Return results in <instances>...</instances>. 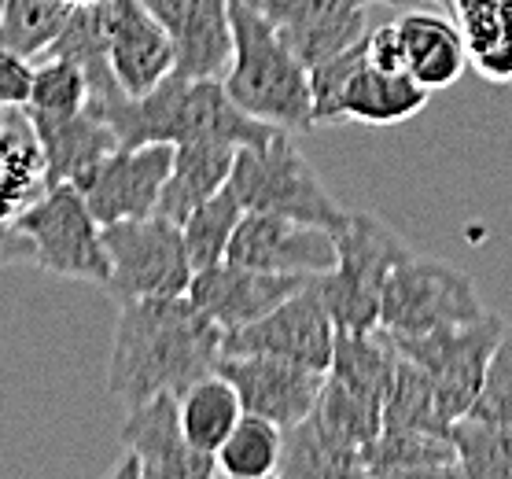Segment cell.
<instances>
[{"mask_svg": "<svg viewBox=\"0 0 512 479\" xmlns=\"http://www.w3.org/2000/svg\"><path fill=\"white\" fill-rule=\"evenodd\" d=\"M111 71L126 96H140L174 74V45L144 0H104Z\"/></svg>", "mask_w": 512, "mask_h": 479, "instance_id": "obj_19", "label": "cell"}, {"mask_svg": "<svg viewBox=\"0 0 512 479\" xmlns=\"http://www.w3.org/2000/svg\"><path fill=\"white\" fill-rule=\"evenodd\" d=\"M96 115L115 129L122 148L137 144H188L222 141L236 148L266 144L277 126L247 115L233 96L225 93L222 78H181L170 74L140 96H118L115 104L100 107Z\"/></svg>", "mask_w": 512, "mask_h": 479, "instance_id": "obj_2", "label": "cell"}, {"mask_svg": "<svg viewBox=\"0 0 512 479\" xmlns=\"http://www.w3.org/2000/svg\"><path fill=\"white\" fill-rule=\"evenodd\" d=\"M280 450H284V432L277 424L244 413L214 457H218V472L229 479H266L277 476Z\"/></svg>", "mask_w": 512, "mask_h": 479, "instance_id": "obj_28", "label": "cell"}, {"mask_svg": "<svg viewBox=\"0 0 512 479\" xmlns=\"http://www.w3.org/2000/svg\"><path fill=\"white\" fill-rule=\"evenodd\" d=\"M365 476H461L454 435L380 432L365 446Z\"/></svg>", "mask_w": 512, "mask_h": 479, "instance_id": "obj_25", "label": "cell"}, {"mask_svg": "<svg viewBox=\"0 0 512 479\" xmlns=\"http://www.w3.org/2000/svg\"><path fill=\"white\" fill-rule=\"evenodd\" d=\"M89 107V78L67 56H41L34 63V89L26 100L30 115L67 118Z\"/></svg>", "mask_w": 512, "mask_h": 479, "instance_id": "obj_31", "label": "cell"}, {"mask_svg": "<svg viewBox=\"0 0 512 479\" xmlns=\"http://www.w3.org/2000/svg\"><path fill=\"white\" fill-rule=\"evenodd\" d=\"M465 417L483 424H498V428H512V328L501 332L498 347L490 354L483 387H479L476 402H472Z\"/></svg>", "mask_w": 512, "mask_h": 479, "instance_id": "obj_33", "label": "cell"}, {"mask_svg": "<svg viewBox=\"0 0 512 479\" xmlns=\"http://www.w3.org/2000/svg\"><path fill=\"white\" fill-rule=\"evenodd\" d=\"M222 82L247 115L269 126L288 133L317 126L306 63L251 0H233V63Z\"/></svg>", "mask_w": 512, "mask_h": 479, "instance_id": "obj_3", "label": "cell"}, {"mask_svg": "<svg viewBox=\"0 0 512 479\" xmlns=\"http://www.w3.org/2000/svg\"><path fill=\"white\" fill-rule=\"evenodd\" d=\"M174 166V144H137V148H115L100 159L89 174L78 181L89 211L100 225L126 222V218H148L159 211V196Z\"/></svg>", "mask_w": 512, "mask_h": 479, "instance_id": "obj_13", "label": "cell"}, {"mask_svg": "<svg viewBox=\"0 0 512 479\" xmlns=\"http://www.w3.org/2000/svg\"><path fill=\"white\" fill-rule=\"evenodd\" d=\"M380 432H454V424H446L443 413H439V402H435V391H431V380L424 376V369L402 358V354H398L395 376L387 387L384 428Z\"/></svg>", "mask_w": 512, "mask_h": 479, "instance_id": "obj_27", "label": "cell"}, {"mask_svg": "<svg viewBox=\"0 0 512 479\" xmlns=\"http://www.w3.org/2000/svg\"><path fill=\"white\" fill-rule=\"evenodd\" d=\"M277 476L306 479V476H365V454L358 446L343 443L332 428L321 424L314 409L310 417L284 432V450H280Z\"/></svg>", "mask_w": 512, "mask_h": 479, "instance_id": "obj_24", "label": "cell"}, {"mask_svg": "<svg viewBox=\"0 0 512 479\" xmlns=\"http://www.w3.org/2000/svg\"><path fill=\"white\" fill-rule=\"evenodd\" d=\"M505 321L494 314H483L479 321L454 328H435V332H417V336H384L395 343V351L424 369L431 380L439 413L446 424H457L476 402L483 376H487L490 354L498 347Z\"/></svg>", "mask_w": 512, "mask_h": 479, "instance_id": "obj_8", "label": "cell"}, {"mask_svg": "<svg viewBox=\"0 0 512 479\" xmlns=\"http://www.w3.org/2000/svg\"><path fill=\"white\" fill-rule=\"evenodd\" d=\"M218 373L229 376L236 395L244 402V413L266 417L288 432L295 424L310 417L317 406L325 373L310 369L299 362H284V358H269V354H222Z\"/></svg>", "mask_w": 512, "mask_h": 479, "instance_id": "obj_14", "label": "cell"}, {"mask_svg": "<svg viewBox=\"0 0 512 479\" xmlns=\"http://www.w3.org/2000/svg\"><path fill=\"white\" fill-rule=\"evenodd\" d=\"M369 4H384V8H402V12H413V8H428V0H369Z\"/></svg>", "mask_w": 512, "mask_h": 479, "instance_id": "obj_37", "label": "cell"}, {"mask_svg": "<svg viewBox=\"0 0 512 479\" xmlns=\"http://www.w3.org/2000/svg\"><path fill=\"white\" fill-rule=\"evenodd\" d=\"M26 115H30V111H26ZM30 122H34V129H37L41 152H45L48 188L63 185V181L78 185L100 159H107L115 148H122L115 137V129L96 115L93 104L67 118L30 115Z\"/></svg>", "mask_w": 512, "mask_h": 479, "instance_id": "obj_20", "label": "cell"}, {"mask_svg": "<svg viewBox=\"0 0 512 479\" xmlns=\"http://www.w3.org/2000/svg\"><path fill=\"white\" fill-rule=\"evenodd\" d=\"M225 258L251 269H269V273L325 277L336 266V236L328 225L317 222L244 211Z\"/></svg>", "mask_w": 512, "mask_h": 479, "instance_id": "obj_12", "label": "cell"}, {"mask_svg": "<svg viewBox=\"0 0 512 479\" xmlns=\"http://www.w3.org/2000/svg\"><path fill=\"white\" fill-rule=\"evenodd\" d=\"M229 188L244 211L284 214V218L317 222L328 229H336V222L347 214L328 196V188L310 170L303 152L295 148L288 129H277L266 144L240 148L233 174H229Z\"/></svg>", "mask_w": 512, "mask_h": 479, "instance_id": "obj_6", "label": "cell"}, {"mask_svg": "<svg viewBox=\"0 0 512 479\" xmlns=\"http://www.w3.org/2000/svg\"><path fill=\"white\" fill-rule=\"evenodd\" d=\"M225 328L188 295H155L122 303L107 365V391L122 406L155 395H181L203 376L218 373Z\"/></svg>", "mask_w": 512, "mask_h": 479, "instance_id": "obj_1", "label": "cell"}, {"mask_svg": "<svg viewBox=\"0 0 512 479\" xmlns=\"http://www.w3.org/2000/svg\"><path fill=\"white\" fill-rule=\"evenodd\" d=\"M483 314H487L483 299L465 269L409 251L406 258H398V266L387 277L380 328L387 336H417L435 328L468 325Z\"/></svg>", "mask_w": 512, "mask_h": 479, "instance_id": "obj_9", "label": "cell"}, {"mask_svg": "<svg viewBox=\"0 0 512 479\" xmlns=\"http://www.w3.org/2000/svg\"><path fill=\"white\" fill-rule=\"evenodd\" d=\"M174 45V74L225 78L233 63V0H144Z\"/></svg>", "mask_w": 512, "mask_h": 479, "instance_id": "obj_16", "label": "cell"}, {"mask_svg": "<svg viewBox=\"0 0 512 479\" xmlns=\"http://www.w3.org/2000/svg\"><path fill=\"white\" fill-rule=\"evenodd\" d=\"M332 351H336V317L325 303L321 277H310L277 310L225 332L222 339V354H269V358L310 365L321 373H328Z\"/></svg>", "mask_w": 512, "mask_h": 479, "instance_id": "obj_11", "label": "cell"}, {"mask_svg": "<svg viewBox=\"0 0 512 479\" xmlns=\"http://www.w3.org/2000/svg\"><path fill=\"white\" fill-rule=\"evenodd\" d=\"M34 89V59L0 45V107H26Z\"/></svg>", "mask_w": 512, "mask_h": 479, "instance_id": "obj_34", "label": "cell"}, {"mask_svg": "<svg viewBox=\"0 0 512 479\" xmlns=\"http://www.w3.org/2000/svg\"><path fill=\"white\" fill-rule=\"evenodd\" d=\"M74 4L67 0H8L0 15V45L41 59L63 34Z\"/></svg>", "mask_w": 512, "mask_h": 479, "instance_id": "obj_30", "label": "cell"}, {"mask_svg": "<svg viewBox=\"0 0 512 479\" xmlns=\"http://www.w3.org/2000/svg\"><path fill=\"white\" fill-rule=\"evenodd\" d=\"M4 4H8V0H0V15H4Z\"/></svg>", "mask_w": 512, "mask_h": 479, "instance_id": "obj_39", "label": "cell"}, {"mask_svg": "<svg viewBox=\"0 0 512 479\" xmlns=\"http://www.w3.org/2000/svg\"><path fill=\"white\" fill-rule=\"evenodd\" d=\"M67 4H74V8H82V4H96V0H67Z\"/></svg>", "mask_w": 512, "mask_h": 479, "instance_id": "obj_38", "label": "cell"}, {"mask_svg": "<svg viewBox=\"0 0 512 479\" xmlns=\"http://www.w3.org/2000/svg\"><path fill=\"white\" fill-rule=\"evenodd\" d=\"M240 218H244V207H240V199L233 196L229 185L222 192H214L210 199H203L196 211L188 214L185 222H181V236H185V251L192 269H207L214 262H222Z\"/></svg>", "mask_w": 512, "mask_h": 479, "instance_id": "obj_29", "label": "cell"}, {"mask_svg": "<svg viewBox=\"0 0 512 479\" xmlns=\"http://www.w3.org/2000/svg\"><path fill=\"white\" fill-rule=\"evenodd\" d=\"M365 52L376 67H387V71H406V48H402V34H398V23L380 26L376 34L365 37Z\"/></svg>", "mask_w": 512, "mask_h": 479, "instance_id": "obj_35", "label": "cell"}, {"mask_svg": "<svg viewBox=\"0 0 512 479\" xmlns=\"http://www.w3.org/2000/svg\"><path fill=\"white\" fill-rule=\"evenodd\" d=\"M8 266H34V244L19 225L0 218V269Z\"/></svg>", "mask_w": 512, "mask_h": 479, "instance_id": "obj_36", "label": "cell"}, {"mask_svg": "<svg viewBox=\"0 0 512 479\" xmlns=\"http://www.w3.org/2000/svg\"><path fill=\"white\" fill-rule=\"evenodd\" d=\"M336 236V266L321 277L325 303L336 317L339 332H373L380 328V303L398 258L409 247L380 218L365 211H347L332 229Z\"/></svg>", "mask_w": 512, "mask_h": 479, "instance_id": "obj_5", "label": "cell"}, {"mask_svg": "<svg viewBox=\"0 0 512 479\" xmlns=\"http://www.w3.org/2000/svg\"><path fill=\"white\" fill-rule=\"evenodd\" d=\"M177 409H181V428H185L188 443L196 446L199 454H218V446L229 439L236 421L244 417V402L236 395V387L229 384V376L210 373L185 387L177 395Z\"/></svg>", "mask_w": 512, "mask_h": 479, "instance_id": "obj_26", "label": "cell"}, {"mask_svg": "<svg viewBox=\"0 0 512 479\" xmlns=\"http://www.w3.org/2000/svg\"><path fill=\"white\" fill-rule=\"evenodd\" d=\"M314 122H361V126H395L428 107L424 85L409 71L376 67L365 52V37L347 52L310 67Z\"/></svg>", "mask_w": 512, "mask_h": 479, "instance_id": "obj_4", "label": "cell"}, {"mask_svg": "<svg viewBox=\"0 0 512 479\" xmlns=\"http://www.w3.org/2000/svg\"><path fill=\"white\" fill-rule=\"evenodd\" d=\"M303 59L306 71L358 45L369 30V0H251Z\"/></svg>", "mask_w": 512, "mask_h": 479, "instance_id": "obj_17", "label": "cell"}, {"mask_svg": "<svg viewBox=\"0 0 512 479\" xmlns=\"http://www.w3.org/2000/svg\"><path fill=\"white\" fill-rule=\"evenodd\" d=\"M310 277H291V273H269V269H251L240 262H214L207 269H196L188 299L207 310L225 332L244 328L269 310H277L288 295H295Z\"/></svg>", "mask_w": 512, "mask_h": 479, "instance_id": "obj_18", "label": "cell"}, {"mask_svg": "<svg viewBox=\"0 0 512 479\" xmlns=\"http://www.w3.org/2000/svg\"><path fill=\"white\" fill-rule=\"evenodd\" d=\"M48 192L45 152L26 107L0 111V218L15 222Z\"/></svg>", "mask_w": 512, "mask_h": 479, "instance_id": "obj_21", "label": "cell"}, {"mask_svg": "<svg viewBox=\"0 0 512 479\" xmlns=\"http://www.w3.org/2000/svg\"><path fill=\"white\" fill-rule=\"evenodd\" d=\"M0 111H4V107H0Z\"/></svg>", "mask_w": 512, "mask_h": 479, "instance_id": "obj_40", "label": "cell"}, {"mask_svg": "<svg viewBox=\"0 0 512 479\" xmlns=\"http://www.w3.org/2000/svg\"><path fill=\"white\" fill-rule=\"evenodd\" d=\"M15 225L34 244V266L67 277V281H89L104 288L111 277L104 247V225L96 222L89 203L78 188L63 181L52 185L34 207H26Z\"/></svg>", "mask_w": 512, "mask_h": 479, "instance_id": "obj_10", "label": "cell"}, {"mask_svg": "<svg viewBox=\"0 0 512 479\" xmlns=\"http://www.w3.org/2000/svg\"><path fill=\"white\" fill-rule=\"evenodd\" d=\"M236 152H240L236 144L222 141L174 144V166H170V177H166L163 196H159V214L177 225L185 222L203 199L229 185Z\"/></svg>", "mask_w": 512, "mask_h": 479, "instance_id": "obj_23", "label": "cell"}, {"mask_svg": "<svg viewBox=\"0 0 512 479\" xmlns=\"http://www.w3.org/2000/svg\"><path fill=\"white\" fill-rule=\"evenodd\" d=\"M122 454L137 457L140 479H207L218 472V457L199 454L181 428L177 395H155L126 409Z\"/></svg>", "mask_w": 512, "mask_h": 479, "instance_id": "obj_15", "label": "cell"}, {"mask_svg": "<svg viewBox=\"0 0 512 479\" xmlns=\"http://www.w3.org/2000/svg\"><path fill=\"white\" fill-rule=\"evenodd\" d=\"M450 435L461 476H512V428L461 417Z\"/></svg>", "mask_w": 512, "mask_h": 479, "instance_id": "obj_32", "label": "cell"}, {"mask_svg": "<svg viewBox=\"0 0 512 479\" xmlns=\"http://www.w3.org/2000/svg\"><path fill=\"white\" fill-rule=\"evenodd\" d=\"M104 247L111 262L107 292L118 303L155 299V295H188L196 269L188 262L181 225L155 211L148 218L104 225Z\"/></svg>", "mask_w": 512, "mask_h": 479, "instance_id": "obj_7", "label": "cell"}, {"mask_svg": "<svg viewBox=\"0 0 512 479\" xmlns=\"http://www.w3.org/2000/svg\"><path fill=\"white\" fill-rule=\"evenodd\" d=\"M398 34L406 48V71L424 89H446L465 74L468 41L457 23L428 8H413L398 19Z\"/></svg>", "mask_w": 512, "mask_h": 479, "instance_id": "obj_22", "label": "cell"}]
</instances>
